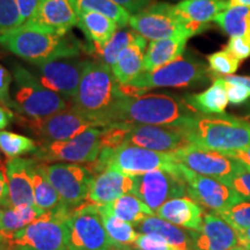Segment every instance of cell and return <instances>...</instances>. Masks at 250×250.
<instances>
[{
  "label": "cell",
  "instance_id": "9c48e42d",
  "mask_svg": "<svg viewBox=\"0 0 250 250\" xmlns=\"http://www.w3.org/2000/svg\"><path fill=\"white\" fill-rule=\"evenodd\" d=\"M102 132L103 127H93L72 139L41 144L34 159L41 162L90 164L102 151Z\"/></svg>",
  "mask_w": 250,
  "mask_h": 250
},
{
  "label": "cell",
  "instance_id": "836d02e7",
  "mask_svg": "<svg viewBox=\"0 0 250 250\" xmlns=\"http://www.w3.org/2000/svg\"><path fill=\"white\" fill-rule=\"evenodd\" d=\"M34 202L35 205L44 211H54L62 205L58 192L42 173L37 164L33 170Z\"/></svg>",
  "mask_w": 250,
  "mask_h": 250
},
{
  "label": "cell",
  "instance_id": "484cf974",
  "mask_svg": "<svg viewBox=\"0 0 250 250\" xmlns=\"http://www.w3.org/2000/svg\"><path fill=\"white\" fill-rule=\"evenodd\" d=\"M147 40L139 34L134 37L129 46L120 55L117 62L111 67L120 85H129L144 71V59H145Z\"/></svg>",
  "mask_w": 250,
  "mask_h": 250
},
{
  "label": "cell",
  "instance_id": "6da1fadb",
  "mask_svg": "<svg viewBox=\"0 0 250 250\" xmlns=\"http://www.w3.org/2000/svg\"><path fill=\"white\" fill-rule=\"evenodd\" d=\"M186 100L171 94L144 93L126 96L122 94L110 115V124L137 123L159 126L186 127L198 116Z\"/></svg>",
  "mask_w": 250,
  "mask_h": 250
},
{
  "label": "cell",
  "instance_id": "d4e9b609",
  "mask_svg": "<svg viewBox=\"0 0 250 250\" xmlns=\"http://www.w3.org/2000/svg\"><path fill=\"white\" fill-rule=\"evenodd\" d=\"M184 100L198 114L206 116L226 114V108L229 103L226 80L223 77L213 78V83L208 88L202 93L187 94Z\"/></svg>",
  "mask_w": 250,
  "mask_h": 250
},
{
  "label": "cell",
  "instance_id": "f35d334b",
  "mask_svg": "<svg viewBox=\"0 0 250 250\" xmlns=\"http://www.w3.org/2000/svg\"><path fill=\"white\" fill-rule=\"evenodd\" d=\"M219 215L225 219L234 229L242 230L250 228V202L243 199L242 202L233 205Z\"/></svg>",
  "mask_w": 250,
  "mask_h": 250
},
{
  "label": "cell",
  "instance_id": "94428289",
  "mask_svg": "<svg viewBox=\"0 0 250 250\" xmlns=\"http://www.w3.org/2000/svg\"><path fill=\"white\" fill-rule=\"evenodd\" d=\"M107 250H117V249L115 248V247H112V248H110V249H107Z\"/></svg>",
  "mask_w": 250,
  "mask_h": 250
},
{
  "label": "cell",
  "instance_id": "d6986e66",
  "mask_svg": "<svg viewBox=\"0 0 250 250\" xmlns=\"http://www.w3.org/2000/svg\"><path fill=\"white\" fill-rule=\"evenodd\" d=\"M24 23L58 34H68L78 23V12L72 0H37L29 20Z\"/></svg>",
  "mask_w": 250,
  "mask_h": 250
},
{
  "label": "cell",
  "instance_id": "680465c9",
  "mask_svg": "<svg viewBox=\"0 0 250 250\" xmlns=\"http://www.w3.org/2000/svg\"><path fill=\"white\" fill-rule=\"evenodd\" d=\"M230 250H248V249L242 248V247H235V248H233V249H230Z\"/></svg>",
  "mask_w": 250,
  "mask_h": 250
},
{
  "label": "cell",
  "instance_id": "7402d4cb",
  "mask_svg": "<svg viewBox=\"0 0 250 250\" xmlns=\"http://www.w3.org/2000/svg\"><path fill=\"white\" fill-rule=\"evenodd\" d=\"M192 36L208 28V23L230 7L229 0H182L175 5Z\"/></svg>",
  "mask_w": 250,
  "mask_h": 250
},
{
  "label": "cell",
  "instance_id": "d590c367",
  "mask_svg": "<svg viewBox=\"0 0 250 250\" xmlns=\"http://www.w3.org/2000/svg\"><path fill=\"white\" fill-rule=\"evenodd\" d=\"M136 36L137 33L134 30L120 28L101 49L96 50V52L101 57V62L110 67L114 66L120 55L129 46Z\"/></svg>",
  "mask_w": 250,
  "mask_h": 250
},
{
  "label": "cell",
  "instance_id": "f546056e",
  "mask_svg": "<svg viewBox=\"0 0 250 250\" xmlns=\"http://www.w3.org/2000/svg\"><path fill=\"white\" fill-rule=\"evenodd\" d=\"M46 212L34 205H21L5 208L0 221V233L6 236L23 229L28 225L33 224L37 219L44 217Z\"/></svg>",
  "mask_w": 250,
  "mask_h": 250
},
{
  "label": "cell",
  "instance_id": "4316f807",
  "mask_svg": "<svg viewBox=\"0 0 250 250\" xmlns=\"http://www.w3.org/2000/svg\"><path fill=\"white\" fill-rule=\"evenodd\" d=\"M189 39L187 35H176L151 41L146 49L143 72L155 71L183 56Z\"/></svg>",
  "mask_w": 250,
  "mask_h": 250
},
{
  "label": "cell",
  "instance_id": "9f6ffc18",
  "mask_svg": "<svg viewBox=\"0 0 250 250\" xmlns=\"http://www.w3.org/2000/svg\"><path fill=\"white\" fill-rule=\"evenodd\" d=\"M117 250H142V249H138L136 248V247L133 246H124V247H115Z\"/></svg>",
  "mask_w": 250,
  "mask_h": 250
},
{
  "label": "cell",
  "instance_id": "6f0895ef",
  "mask_svg": "<svg viewBox=\"0 0 250 250\" xmlns=\"http://www.w3.org/2000/svg\"><path fill=\"white\" fill-rule=\"evenodd\" d=\"M245 116L250 120V101L247 102V105H246V109H245Z\"/></svg>",
  "mask_w": 250,
  "mask_h": 250
},
{
  "label": "cell",
  "instance_id": "cb8c5ba5",
  "mask_svg": "<svg viewBox=\"0 0 250 250\" xmlns=\"http://www.w3.org/2000/svg\"><path fill=\"white\" fill-rule=\"evenodd\" d=\"M204 214L202 205L186 196L170 199L155 211L159 218L189 230H198L202 227Z\"/></svg>",
  "mask_w": 250,
  "mask_h": 250
},
{
  "label": "cell",
  "instance_id": "bcb514c9",
  "mask_svg": "<svg viewBox=\"0 0 250 250\" xmlns=\"http://www.w3.org/2000/svg\"><path fill=\"white\" fill-rule=\"evenodd\" d=\"M115 4L121 6L122 8H124L125 11L129 12V13L136 14L139 13L140 11L148 7L152 4L153 0H111Z\"/></svg>",
  "mask_w": 250,
  "mask_h": 250
},
{
  "label": "cell",
  "instance_id": "f1b7e54d",
  "mask_svg": "<svg viewBox=\"0 0 250 250\" xmlns=\"http://www.w3.org/2000/svg\"><path fill=\"white\" fill-rule=\"evenodd\" d=\"M137 232L155 233L164 236L175 250H195L192 237L189 230H183L176 225L159 218L158 215L144 219L139 224L134 225Z\"/></svg>",
  "mask_w": 250,
  "mask_h": 250
},
{
  "label": "cell",
  "instance_id": "7a4b0ae2",
  "mask_svg": "<svg viewBox=\"0 0 250 250\" xmlns=\"http://www.w3.org/2000/svg\"><path fill=\"white\" fill-rule=\"evenodd\" d=\"M0 45L34 65L77 57L83 49L81 43L72 35L28 23L0 31Z\"/></svg>",
  "mask_w": 250,
  "mask_h": 250
},
{
  "label": "cell",
  "instance_id": "7c38bea8",
  "mask_svg": "<svg viewBox=\"0 0 250 250\" xmlns=\"http://www.w3.org/2000/svg\"><path fill=\"white\" fill-rule=\"evenodd\" d=\"M180 173L187 184V193L199 205L220 214L246 199L224 181L203 176L180 165Z\"/></svg>",
  "mask_w": 250,
  "mask_h": 250
},
{
  "label": "cell",
  "instance_id": "8992f818",
  "mask_svg": "<svg viewBox=\"0 0 250 250\" xmlns=\"http://www.w3.org/2000/svg\"><path fill=\"white\" fill-rule=\"evenodd\" d=\"M13 109L27 115L30 120H40L66 110L67 100L46 88L35 74L20 65L13 68Z\"/></svg>",
  "mask_w": 250,
  "mask_h": 250
},
{
  "label": "cell",
  "instance_id": "ba28073f",
  "mask_svg": "<svg viewBox=\"0 0 250 250\" xmlns=\"http://www.w3.org/2000/svg\"><path fill=\"white\" fill-rule=\"evenodd\" d=\"M66 225L68 250H107L114 247L98 205L90 203L73 208L67 215Z\"/></svg>",
  "mask_w": 250,
  "mask_h": 250
},
{
  "label": "cell",
  "instance_id": "f5cc1de1",
  "mask_svg": "<svg viewBox=\"0 0 250 250\" xmlns=\"http://www.w3.org/2000/svg\"><path fill=\"white\" fill-rule=\"evenodd\" d=\"M225 80L227 83H241V85L246 86L247 88L250 90V77H243V76H228L225 77Z\"/></svg>",
  "mask_w": 250,
  "mask_h": 250
},
{
  "label": "cell",
  "instance_id": "1f68e13d",
  "mask_svg": "<svg viewBox=\"0 0 250 250\" xmlns=\"http://www.w3.org/2000/svg\"><path fill=\"white\" fill-rule=\"evenodd\" d=\"M104 208L121 220L131 225H137L144 219L155 215L154 212L133 193H126L112 202L111 204L104 205Z\"/></svg>",
  "mask_w": 250,
  "mask_h": 250
},
{
  "label": "cell",
  "instance_id": "d6a6232c",
  "mask_svg": "<svg viewBox=\"0 0 250 250\" xmlns=\"http://www.w3.org/2000/svg\"><path fill=\"white\" fill-rule=\"evenodd\" d=\"M99 210L112 246H133L137 236H138V232L134 229L132 225L121 220L120 218H117L116 215H114L110 211L107 210L104 206H99Z\"/></svg>",
  "mask_w": 250,
  "mask_h": 250
},
{
  "label": "cell",
  "instance_id": "ee69618b",
  "mask_svg": "<svg viewBox=\"0 0 250 250\" xmlns=\"http://www.w3.org/2000/svg\"><path fill=\"white\" fill-rule=\"evenodd\" d=\"M230 187H233L237 192L246 199H250V171L243 169L236 173L227 181Z\"/></svg>",
  "mask_w": 250,
  "mask_h": 250
},
{
  "label": "cell",
  "instance_id": "52a82bcc",
  "mask_svg": "<svg viewBox=\"0 0 250 250\" xmlns=\"http://www.w3.org/2000/svg\"><path fill=\"white\" fill-rule=\"evenodd\" d=\"M212 77L208 66L191 54L183 55L176 61L152 72H142L132 83L133 88L146 93L153 88H187L208 83Z\"/></svg>",
  "mask_w": 250,
  "mask_h": 250
},
{
  "label": "cell",
  "instance_id": "30bf717a",
  "mask_svg": "<svg viewBox=\"0 0 250 250\" xmlns=\"http://www.w3.org/2000/svg\"><path fill=\"white\" fill-rule=\"evenodd\" d=\"M37 166L58 192L62 204L73 208L87 201L90 187L95 177L88 168L71 162H40Z\"/></svg>",
  "mask_w": 250,
  "mask_h": 250
},
{
  "label": "cell",
  "instance_id": "74e56055",
  "mask_svg": "<svg viewBox=\"0 0 250 250\" xmlns=\"http://www.w3.org/2000/svg\"><path fill=\"white\" fill-rule=\"evenodd\" d=\"M239 59L230 55L226 49L208 56V66L213 78L233 76L239 68Z\"/></svg>",
  "mask_w": 250,
  "mask_h": 250
},
{
  "label": "cell",
  "instance_id": "11a10c76",
  "mask_svg": "<svg viewBox=\"0 0 250 250\" xmlns=\"http://www.w3.org/2000/svg\"><path fill=\"white\" fill-rule=\"evenodd\" d=\"M230 7L232 6H249L250 7V0H229Z\"/></svg>",
  "mask_w": 250,
  "mask_h": 250
},
{
  "label": "cell",
  "instance_id": "f907efd6",
  "mask_svg": "<svg viewBox=\"0 0 250 250\" xmlns=\"http://www.w3.org/2000/svg\"><path fill=\"white\" fill-rule=\"evenodd\" d=\"M14 115L13 112L11 111V109L1 107L0 105V131L4 130L5 127H7L11 122L13 121Z\"/></svg>",
  "mask_w": 250,
  "mask_h": 250
},
{
  "label": "cell",
  "instance_id": "4fadbf2b",
  "mask_svg": "<svg viewBox=\"0 0 250 250\" xmlns=\"http://www.w3.org/2000/svg\"><path fill=\"white\" fill-rule=\"evenodd\" d=\"M180 165V164H179ZM132 192L154 212L170 199L183 197L187 193V184L179 171L152 170L134 175Z\"/></svg>",
  "mask_w": 250,
  "mask_h": 250
},
{
  "label": "cell",
  "instance_id": "ffe728a7",
  "mask_svg": "<svg viewBox=\"0 0 250 250\" xmlns=\"http://www.w3.org/2000/svg\"><path fill=\"white\" fill-rule=\"evenodd\" d=\"M195 250H230L237 247V232L217 213H205L202 227L189 230Z\"/></svg>",
  "mask_w": 250,
  "mask_h": 250
},
{
  "label": "cell",
  "instance_id": "f6af8a7d",
  "mask_svg": "<svg viewBox=\"0 0 250 250\" xmlns=\"http://www.w3.org/2000/svg\"><path fill=\"white\" fill-rule=\"evenodd\" d=\"M226 83L228 102H229L230 104L239 105L248 102V100L250 99V90L247 88L246 86L241 85V83H227V81Z\"/></svg>",
  "mask_w": 250,
  "mask_h": 250
},
{
  "label": "cell",
  "instance_id": "816d5d0a",
  "mask_svg": "<svg viewBox=\"0 0 250 250\" xmlns=\"http://www.w3.org/2000/svg\"><path fill=\"white\" fill-rule=\"evenodd\" d=\"M237 232V246L242 247L250 250V228L242 230H236Z\"/></svg>",
  "mask_w": 250,
  "mask_h": 250
},
{
  "label": "cell",
  "instance_id": "4dcf8cb0",
  "mask_svg": "<svg viewBox=\"0 0 250 250\" xmlns=\"http://www.w3.org/2000/svg\"><path fill=\"white\" fill-rule=\"evenodd\" d=\"M229 37L240 36L250 43V7L232 6L218 14L213 20Z\"/></svg>",
  "mask_w": 250,
  "mask_h": 250
},
{
  "label": "cell",
  "instance_id": "91938a15",
  "mask_svg": "<svg viewBox=\"0 0 250 250\" xmlns=\"http://www.w3.org/2000/svg\"><path fill=\"white\" fill-rule=\"evenodd\" d=\"M2 212H4V210H2V208L0 206V221H1V217H2Z\"/></svg>",
  "mask_w": 250,
  "mask_h": 250
},
{
  "label": "cell",
  "instance_id": "ab89813d",
  "mask_svg": "<svg viewBox=\"0 0 250 250\" xmlns=\"http://www.w3.org/2000/svg\"><path fill=\"white\" fill-rule=\"evenodd\" d=\"M21 22L17 0H0V31L19 27Z\"/></svg>",
  "mask_w": 250,
  "mask_h": 250
},
{
  "label": "cell",
  "instance_id": "8fae6325",
  "mask_svg": "<svg viewBox=\"0 0 250 250\" xmlns=\"http://www.w3.org/2000/svg\"><path fill=\"white\" fill-rule=\"evenodd\" d=\"M131 29L149 41H156L176 35L192 37L182 18L177 13L175 5L168 2L151 4L139 13L131 15Z\"/></svg>",
  "mask_w": 250,
  "mask_h": 250
},
{
  "label": "cell",
  "instance_id": "3957f363",
  "mask_svg": "<svg viewBox=\"0 0 250 250\" xmlns=\"http://www.w3.org/2000/svg\"><path fill=\"white\" fill-rule=\"evenodd\" d=\"M121 96V85L111 67L102 62L87 61L71 108L105 127L110 125L111 111Z\"/></svg>",
  "mask_w": 250,
  "mask_h": 250
},
{
  "label": "cell",
  "instance_id": "44dd1931",
  "mask_svg": "<svg viewBox=\"0 0 250 250\" xmlns=\"http://www.w3.org/2000/svg\"><path fill=\"white\" fill-rule=\"evenodd\" d=\"M35 159L13 158L6 164L5 176L8 186L9 208L34 205L33 170Z\"/></svg>",
  "mask_w": 250,
  "mask_h": 250
},
{
  "label": "cell",
  "instance_id": "8d00e7d4",
  "mask_svg": "<svg viewBox=\"0 0 250 250\" xmlns=\"http://www.w3.org/2000/svg\"><path fill=\"white\" fill-rule=\"evenodd\" d=\"M37 148L35 142L26 136L9 131H0V151L8 158L13 159L28 153H35Z\"/></svg>",
  "mask_w": 250,
  "mask_h": 250
},
{
  "label": "cell",
  "instance_id": "277c9868",
  "mask_svg": "<svg viewBox=\"0 0 250 250\" xmlns=\"http://www.w3.org/2000/svg\"><path fill=\"white\" fill-rule=\"evenodd\" d=\"M183 130L191 145L210 151L225 153L250 146V122L227 114H201Z\"/></svg>",
  "mask_w": 250,
  "mask_h": 250
},
{
  "label": "cell",
  "instance_id": "7bdbcfd3",
  "mask_svg": "<svg viewBox=\"0 0 250 250\" xmlns=\"http://www.w3.org/2000/svg\"><path fill=\"white\" fill-rule=\"evenodd\" d=\"M12 74L0 65V102L8 109H13V100L11 98Z\"/></svg>",
  "mask_w": 250,
  "mask_h": 250
},
{
  "label": "cell",
  "instance_id": "7dc6e473",
  "mask_svg": "<svg viewBox=\"0 0 250 250\" xmlns=\"http://www.w3.org/2000/svg\"><path fill=\"white\" fill-rule=\"evenodd\" d=\"M17 4L20 12L21 22L24 23L27 20H29L31 14L35 11L37 0H17Z\"/></svg>",
  "mask_w": 250,
  "mask_h": 250
},
{
  "label": "cell",
  "instance_id": "c3c4849f",
  "mask_svg": "<svg viewBox=\"0 0 250 250\" xmlns=\"http://www.w3.org/2000/svg\"><path fill=\"white\" fill-rule=\"evenodd\" d=\"M224 154L232 156V158L236 159L237 161L241 162L245 166L247 170L250 171V146L246 148L236 149V151H230V152H225Z\"/></svg>",
  "mask_w": 250,
  "mask_h": 250
},
{
  "label": "cell",
  "instance_id": "9a60e30c",
  "mask_svg": "<svg viewBox=\"0 0 250 250\" xmlns=\"http://www.w3.org/2000/svg\"><path fill=\"white\" fill-rule=\"evenodd\" d=\"M173 155L177 164L183 165L188 169L203 176L221 180L226 183L236 173L246 169L241 162L232 156L221 152L197 147L195 145L177 149L173 152Z\"/></svg>",
  "mask_w": 250,
  "mask_h": 250
},
{
  "label": "cell",
  "instance_id": "5bb4252c",
  "mask_svg": "<svg viewBox=\"0 0 250 250\" xmlns=\"http://www.w3.org/2000/svg\"><path fill=\"white\" fill-rule=\"evenodd\" d=\"M109 168L134 176L159 169L176 173L180 165L174 160L173 152L152 151L124 143L111 151Z\"/></svg>",
  "mask_w": 250,
  "mask_h": 250
},
{
  "label": "cell",
  "instance_id": "ac0fdd59",
  "mask_svg": "<svg viewBox=\"0 0 250 250\" xmlns=\"http://www.w3.org/2000/svg\"><path fill=\"white\" fill-rule=\"evenodd\" d=\"M86 62L68 58L37 64L35 76L46 88L68 101L76 98Z\"/></svg>",
  "mask_w": 250,
  "mask_h": 250
},
{
  "label": "cell",
  "instance_id": "db71d44e",
  "mask_svg": "<svg viewBox=\"0 0 250 250\" xmlns=\"http://www.w3.org/2000/svg\"><path fill=\"white\" fill-rule=\"evenodd\" d=\"M0 250H9V241L7 236L0 233Z\"/></svg>",
  "mask_w": 250,
  "mask_h": 250
},
{
  "label": "cell",
  "instance_id": "83f0119b",
  "mask_svg": "<svg viewBox=\"0 0 250 250\" xmlns=\"http://www.w3.org/2000/svg\"><path fill=\"white\" fill-rule=\"evenodd\" d=\"M77 26L83 31L87 41L94 46L95 51L101 49L120 29L116 21L98 12L78 13Z\"/></svg>",
  "mask_w": 250,
  "mask_h": 250
},
{
  "label": "cell",
  "instance_id": "e575fe53",
  "mask_svg": "<svg viewBox=\"0 0 250 250\" xmlns=\"http://www.w3.org/2000/svg\"><path fill=\"white\" fill-rule=\"evenodd\" d=\"M78 13L81 12H98L116 21L120 28L129 24L131 14L111 0H72Z\"/></svg>",
  "mask_w": 250,
  "mask_h": 250
},
{
  "label": "cell",
  "instance_id": "b9f144b4",
  "mask_svg": "<svg viewBox=\"0 0 250 250\" xmlns=\"http://www.w3.org/2000/svg\"><path fill=\"white\" fill-rule=\"evenodd\" d=\"M225 49L240 62L250 57V43L243 37H230Z\"/></svg>",
  "mask_w": 250,
  "mask_h": 250
},
{
  "label": "cell",
  "instance_id": "681fc988",
  "mask_svg": "<svg viewBox=\"0 0 250 250\" xmlns=\"http://www.w3.org/2000/svg\"><path fill=\"white\" fill-rule=\"evenodd\" d=\"M0 206L2 208H9L8 202V186L7 181H6V176L2 171H0Z\"/></svg>",
  "mask_w": 250,
  "mask_h": 250
},
{
  "label": "cell",
  "instance_id": "60d3db41",
  "mask_svg": "<svg viewBox=\"0 0 250 250\" xmlns=\"http://www.w3.org/2000/svg\"><path fill=\"white\" fill-rule=\"evenodd\" d=\"M133 247L142 250H175L164 236L155 233H138Z\"/></svg>",
  "mask_w": 250,
  "mask_h": 250
},
{
  "label": "cell",
  "instance_id": "5b68a950",
  "mask_svg": "<svg viewBox=\"0 0 250 250\" xmlns=\"http://www.w3.org/2000/svg\"><path fill=\"white\" fill-rule=\"evenodd\" d=\"M70 211L68 206L62 204L54 211H48L44 217L23 229L7 236L9 250H68L66 218Z\"/></svg>",
  "mask_w": 250,
  "mask_h": 250
},
{
  "label": "cell",
  "instance_id": "e0dca14e",
  "mask_svg": "<svg viewBox=\"0 0 250 250\" xmlns=\"http://www.w3.org/2000/svg\"><path fill=\"white\" fill-rule=\"evenodd\" d=\"M125 143L158 152H175L191 145L181 127L126 123Z\"/></svg>",
  "mask_w": 250,
  "mask_h": 250
},
{
  "label": "cell",
  "instance_id": "603a6c76",
  "mask_svg": "<svg viewBox=\"0 0 250 250\" xmlns=\"http://www.w3.org/2000/svg\"><path fill=\"white\" fill-rule=\"evenodd\" d=\"M132 176L109 168L94 177L87 201L99 206L109 205L120 197L132 192Z\"/></svg>",
  "mask_w": 250,
  "mask_h": 250
},
{
  "label": "cell",
  "instance_id": "2e32d148",
  "mask_svg": "<svg viewBox=\"0 0 250 250\" xmlns=\"http://www.w3.org/2000/svg\"><path fill=\"white\" fill-rule=\"evenodd\" d=\"M29 127L43 144L62 142L93 127H104L100 122L70 109L40 120H30Z\"/></svg>",
  "mask_w": 250,
  "mask_h": 250
}]
</instances>
